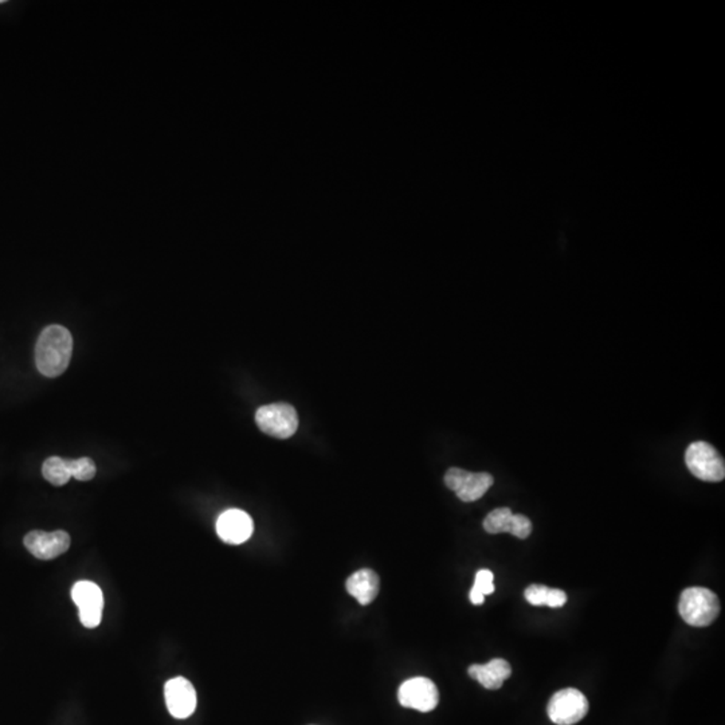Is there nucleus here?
<instances>
[{
    "label": "nucleus",
    "mask_w": 725,
    "mask_h": 725,
    "mask_svg": "<svg viewBox=\"0 0 725 725\" xmlns=\"http://www.w3.org/2000/svg\"><path fill=\"white\" fill-rule=\"evenodd\" d=\"M72 597L78 608L79 621L87 628H97L103 618L104 594L96 583L81 580L72 588Z\"/></svg>",
    "instance_id": "nucleus-7"
},
{
    "label": "nucleus",
    "mask_w": 725,
    "mask_h": 725,
    "mask_svg": "<svg viewBox=\"0 0 725 725\" xmlns=\"http://www.w3.org/2000/svg\"><path fill=\"white\" fill-rule=\"evenodd\" d=\"M42 475H44L45 480L56 486L65 485L72 478L67 460L59 457L47 458L42 466Z\"/></svg>",
    "instance_id": "nucleus-15"
},
{
    "label": "nucleus",
    "mask_w": 725,
    "mask_h": 725,
    "mask_svg": "<svg viewBox=\"0 0 725 725\" xmlns=\"http://www.w3.org/2000/svg\"><path fill=\"white\" fill-rule=\"evenodd\" d=\"M679 611L688 625L693 628H707L718 619L720 614V600L708 588H687L679 597Z\"/></svg>",
    "instance_id": "nucleus-2"
},
{
    "label": "nucleus",
    "mask_w": 725,
    "mask_h": 725,
    "mask_svg": "<svg viewBox=\"0 0 725 725\" xmlns=\"http://www.w3.org/2000/svg\"><path fill=\"white\" fill-rule=\"evenodd\" d=\"M348 594L355 597L362 606L370 605L379 594V577L370 568H362L348 577Z\"/></svg>",
    "instance_id": "nucleus-13"
},
{
    "label": "nucleus",
    "mask_w": 725,
    "mask_h": 725,
    "mask_svg": "<svg viewBox=\"0 0 725 725\" xmlns=\"http://www.w3.org/2000/svg\"><path fill=\"white\" fill-rule=\"evenodd\" d=\"M67 464H69L70 475L78 481H90L95 478L96 472H97L96 464L87 457L67 460Z\"/></svg>",
    "instance_id": "nucleus-17"
},
{
    "label": "nucleus",
    "mask_w": 725,
    "mask_h": 725,
    "mask_svg": "<svg viewBox=\"0 0 725 725\" xmlns=\"http://www.w3.org/2000/svg\"><path fill=\"white\" fill-rule=\"evenodd\" d=\"M512 520H514V514L511 509H495L484 520V529L492 535L504 534V532L511 534Z\"/></svg>",
    "instance_id": "nucleus-16"
},
{
    "label": "nucleus",
    "mask_w": 725,
    "mask_h": 725,
    "mask_svg": "<svg viewBox=\"0 0 725 725\" xmlns=\"http://www.w3.org/2000/svg\"><path fill=\"white\" fill-rule=\"evenodd\" d=\"M495 480L489 473H472L460 467H452L444 475V484L447 488L457 495L464 503H473L480 500Z\"/></svg>",
    "instance_id": "nucleus-6"
},
{
    "label": "nucleus",
    "mask_w": 725,
    "mask_h": 725,
    "mask_svg": "<svg viewBox=\"0 0 725 725\" xmlns=\"http://www.w3.org/2000/svg\"><path fill=\"white\" fill-rule=\"evenodd\" d=\"M493 572L489 570H480L475 574V585L473 590L478 591L484 597L491 596L495 593V585H493Z\"/></svg>",
    "instance_id": "nucleus-18"
},
{
    "label": "nucleus",
    "mask_w": 725,
    "mask_h": 725,
    "mask_svg": "<svg viewBox=\"0 0 725 725\" xmlns=\"http://www.w3.org/2000/svg\"><path fill=\"white\" fill-rule=\"evenodd\" d=\"M685 464L699 480L720 483L725 477L724 458L708 442H693L685 452Z\"/></svg>",
    "instance_id": "nucleus-3"
},
{
    "label": "nucleus",
    "mask_w": 725,
    "mask_h": 725,
    "mask_svg": "<svg viewBox=\"0 0 725 725\" xmlns=\"http://www.w3.org/2000/svg\"><path fill=\"white\" fill-rule=\"evenodd\" d=\"M511 534L518 539H526L532 534V523L528 517L524 515L514 514V520H512Z\"/></svg>",
    "instance_id": "nucleus-19"
},
{
    "label": "nucleus",
    "mask_w": 725,
    "mask_h": 725,
    "mask_svg": "<svg viewBox=\"0 0 725 725\" xmlns=\"http://www.w3.org/2000/svg\"><path fill=\"white\" fill-rule=\"evenodd\" d=\"M588 701L580 690L574 688L559 690L549 699L546 713L552 723L574 725L588 713Z\"/></svg>",
    "instance_id": "nucleus-5"
},
{
    "label": "nucleus",
    "mask_w": 725,
    "mask_h": 725,
    "mask_svg": "<svg viewBox=\"0 0 725 725\" xmlns=\"http://www.w3.org/2000/svg\"><path fill=\"white\" fill-rule=\"evenodd\" d=\"M164 696L168 712L175 719L189 718L197 710V692L191 682L184 677H175L166 682Z\"/></svg>",
    "instance_id": "nucleus-9"
},
{
    "label": "nucleus",
    "mask_w": 725,
    "mask_h": 725,
    "mask_svg": "<svg viewBox=\"0 0 725 725\" xmlns=\"http://www.w3.org/2000/svg\"><path fill=\"white\" fill-rule=\"evenodd\" d=\"M398 699L402 707L412 708L419 712H432L440 702V693L432 679L414 677L401 685Z\"/></svg>",
    "instance_id": "nucleus-8"
},
{
    "label": "nucleus",
    "mask_w": 725,
    "mask_h": 725,
    "mask_svg": "<svg viewBox=\"0 0 725 725\" xmlns=\"http://www.w3.org/2000/svg\"><path fill=\"white\" fill-rule=\"evenodd\" d=\"M257 426L260 432L280 440L291 437L299 427V416L288 403L266 404L256 413Z\"/></svg>",
    "instance_id": "nucleus-4"
},
{
    "label": "nucleus",
    "mask_w": 725,
    "mask_h": 725,
    "mask_svg": "<svg viewBox=\"0 0 725 725\" xmlns=\"http://www.w3.org/2000/svg\"><path fill=\"white\" fill-rule=\"evenodd\" d=\"M69 534L65 531H33L25 536V546L36 559L52 560L70 548Z\"/></svg>",
    "instance_id": "nucleus-10"
},
{
    "label": "nucleus",
    "mask_w": 725,
    "mask_h": 725,
    "mask_svg": "<svg viewBox=\"0 0 725 725\" xmlns=\"http://www.w3.org/2000/svg\"><path fill=\"white\" fill-rule=\"evenodd\" d=\"M526 602L532 606H548L552 608H559L567 602V596L565 591L559 588H549L543 585H532L524 591Z\"/></svg>",
    "instance_id": "nucleus-14"
},
{
    "label": "nucleus",
    "mask_w": 725,
    "mask_h": 725,
    "mask_svg": "<svg viewBox=\"0 0 725 725\" xmlns=\"http://www.w3.org/2000/svg\"><path fill=\"white\" fill-rule=\"evenodd\" d=\"M467 673L486 689L495 690L500 689L504 682L511 677L512 668L505 659H495L485 665H472Z\"/></svg>",
    "instance_id": "nucleus-12"
},
{
    "label": "nucleus",
    "mask_w": 725,
    "mask_h": 725,
    "mask_svg": "<svg viewBox=\"0 0 725 725\" xmlns=\"http://www.w3.org/2000/svg\"><path fill=\"white\" fill-rule=\"evenodd\" d=\"M253 531V520L240 509H229L223 512L217 521L218 536L223 542L233 546L248 542Z\"/></svg>",
    "instance_id": "nucleus-11"
},
{
    "label": "nucleus",
    "mask_w": 725,
    "mask_h": 725,
    "mask_svg": "<svg viewBox=\"0 0 725 725\" xmlns=\"http://www.w3.org/2000/svg\"><path fill=\"white\" fill-rule=\"evenodd\" d=\"M73 353V337L61 325H50L42 331L36 345V364L47 378L62 375L69 367Z\"/></svg>",
    "instance_id": "nucleus-1"
}]
</instances>
